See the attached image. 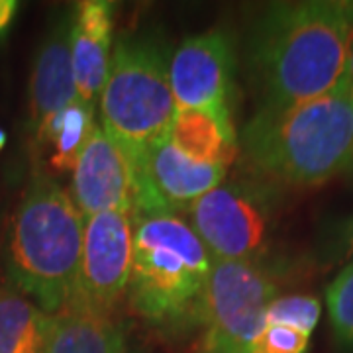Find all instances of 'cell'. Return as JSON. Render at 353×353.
I'll return each instance as SVG.
<instances>
[{"mask_svg":"<svg viewBox=\"0 0 353 353\" xmlns=\"http://www.w3.org/2000/svg\"><path fill=\"white\" fill-rule=\"evenodd\" d=\"M353 4L283 2L255 26L250 69L259 108H287L330 92L343 77Z\"/></svg>","mask_w":353,"mask_h":353,"instance_id":"obj_1","label":"cell"},{"mask_svg":"<svg viewBox=\"0 0 353 353\" xmlns=\"http://www.w3.org/2000/svg\"><path fill=\"white\" fill-rule=\"evenodd\" d=\"M241 148L259 175L312 189L352 167L353 94L340 81L330 92L287 108H259L243 128Z\"/></svg>","mask_w":353,"mask_h":353,"instance_id":"obj_2","label":"cell"},{"mask_svg":"<svg viewBox=\"0 0 353 353\" xmlns=\"http://www.w3.org/2000/svg\"><path fill=\"white\" fill-rule=\"evenodd\" d=\"M85 216L71 194L39 171L30 179L10 222L6 267L16 289L48 314L73 301Z\"/></svg>","mask_w":353,"mask_h":353,"instance_id":"obj_3","label":"cell"},{"mask_svg":"<svg viewBox=\"0 0 353 353\" xmlns=\"http://www.w3.org/2000/svg\"><path fill=\"white\" fill-rule=\"evenodd\" d=\"M134 222V261L126 294L132 310L161 328L202 324L212 255L176 212L136 214Z\"/></svg>","mask_w":353,"mask_h":353,"instance_id":"obj_4","label":"cell"},{"mask_svg":"<svg viewBox=\"0 0 353 353\" xmlns=\"http://www.w3.org/2000/svg\"><path fill=\"white\" fill-rule=\"evenodd\" d=\"M102 124L136 165L157 141L167 138L176 110L169 59L150 39L122 38L101 97Z\"/></svg>","mask_w":353,"mask_h":353,"instance_id":"obj_5","label":"cell"},{"mask_svg":"<svg viewBox=\"0 0 353 353\" xmlns=\"http://www.w3.org/2000/svg\"><path fill=\"white\" fill-rule=\"evenodd\" d=\"M277 285L257 261L214 259L202 326L204 353H253Z\"/></svg>","mask_w":353,"mask_h":353,"instance_id":"obj_6","label":"cell"},{"mask_svg":"<svg viewBox=\"0 0 353 353\" xmlns=\"http://www.w3.org/2000/svg\"><path fill=\"white\" fill-rule=\"evenodd\" d=\"M134 214L124 210L85 218L83 253L73 301L88 310L112 316L128 294L134 261Z\"/></svg>","mask_w":353,"mask_h":353,"instance_id":"obj_7","label":"cell"},{"mask_svg":"<svg viewBox=\"0 0 353 353\" xmlns=\"http://www.w3.org/2000/svg\"><path fill=\"white\" fill-rule=\"evenodd\" d=\"M189 224L212 259L255 261L267 238L263 201L238 183H222L192 202Z\"/></svg>","mask_w":353,"mask_h":353,"instance_id":"obj_8","label":"cell"},{"mask_svg":"<svg viewBox=\"0 0 353 353\" xmlns=\"http://www.w3.org/2000/svg\"><path fill=\"white\" fill-rule=\"evenodd\" d=\"M236 55L222 30L187 38L169 59V77L176 106L232 114Z\"/></svg>","mask_w":353,"mask_h":353,"instance_id":"obj_9","label":"cell"},{"mask_svg":"<svg viewBox=\"0 0 353 353\" xmlns=\"http://www.w3.org/2000/svg\"><path fill=\"white\" fill-rule=\"evenodd\" d=\"M226 167L199 163L179 152L163 138L136 165L138 204L136 214L171 210L176 212L224 183Z\"/></svg>","mask_w":353,"mask_h":353,"instance_id":"obj_10","label":"cell"},{"mask_svg":"<svg viewBox=\"0 0 353 353\" xmlns=\"http://www.w3.org/2000/svg\"><path fill=\"white\" fill-rule=\"evenodd\" d=\"M71 199L85 218L112 210L136 212V169L126 152L102 126H97L77 159Z\"/></svg>","mask_w":353,"mask_h":353,"instance_id":"obj_11","label":"cell"},{"mask_svg":"<svg viewBox=\"0 0 353 353\" xmlns=\"http://www.w3.org/2000/svg\"><path fill=\"white\" fill-rule=\"evenodd\" d=\"M71 67V14L61 16L46 36L38 51L28 104V132L36 145L50 122L67 104L77 101Z\"/></svg>","mask_w":353,"mask_h":353,"instance_id":"obj_12","label":"cell"},{"mask_svg":"<svg viewBox=\"0 0 353 353\" xmlns=\"http://www.w3.org/2000/svg\"><path fill=\"white\" fill-rule=\"evenodd\" d=\"M112 2L85 0L71 12V67L81 101L94 104L101 97L112 61Z\"/></svg>","mask_w":353,"mask_h":353,"instance_id":"obj_13","label":"cell"},{"mask_svg":"<svg viewBox=\"0 0 353 353\" xmlns=\"http://www.w3.org/2000/svg\"><path fill=\"white\" fill-rule=\"evenodd\" d=\"M167 139L190 159L226 169L240 152L232 114L176 106Z\"/></svg>","mask_w":353,"mask_h":353,"instance_id":"obj_14","label":"cell"},{"mask_svg":"<svg viewBox=\"0 0 353 353\" xmlns=\"http://www.w3.org/2000/svg\"><path fill=\"white\" fill-rule=\"evenodd\" d=\"M46 353H128L126 338L112 316L77 304L53 314Z\"/></svg>","mask_w":353,"mask_h":353,"instance_id":"obj_15","label":"cell"},{"mask_svg":"<svg viewBox=\"0 0 353 353\" xmlns=\"http://www.w3.org/2000/svg\"><path fill=\"white\" fill-rule=\"evenodd\" d=\"M53 314L18 290L0 287V353H46Z\"/></svg>","mask_w":353,"mask_h":353,"instance_id":"obj_16","label":"cell"},{"mask_svg":"<svg viewBox=\"0 0 353 353\" xmlns=\"http://www.w3.org/2000/svg\"><path fill=\"white\" fill-rule=\"evenodd\" d=\"M97 126L94 104L77 99L51 120L34 148L36 152L51 148L50 163L55 171H73L79 155L83 153Z\"/></svg>","mask_w":353,"mask_h":353,"instance_id":"obj_17","label":"cell"},{"mask_svg":"<svg viewBox=\"0 0 353 353\" xmlns=\"http://www.w3.org/2000/svg\"><path fill=\"white\" fill-rule=\"evenodd\" d=\"M322 306L316 296L310 294H287L277 296L269 304L267 310V324L289 326L304 334H312L318 320H320Z\"/></svg>","mask_w":353,"mask_h":353,"instance_id":"obj_18","label":"cell"},{"mask_svg":"<svg viewBox=\"0 0 353 353\" xmlns=\"http://www.w3.org/2000/svg\"><path fill=\"white\" fill-rule=\"evenodd\" d=\"M326 304L338 338L353 343V261L330 283Z\"/></svg>","mask_w":353,"mask_h":353,"instance_id":"obj_19","label":"cell"},{"mask_svg":"<svg viewBox=\"0 0 353 353\" xmlns=\"http://www.w3.org/2000/svg\"><path fill=\"white\" fill-rule=\"evenodd\" d=\"M310 336L279 324H267L253 347V353H306Z\"/></svg>","mask_w":353,"mask_h":353,"instance_id":"obj_20","label":"cell"},{"mask_svg":"<svg viewBox=\"0 0 353 353\" xmlns=\"http://www.w3.org/2000/svg\"><path fill=\"white\" fill-rule=\"evenodd\" d=\"M16 12H18L16 0H0V38H4L6 32L10 30Z\"/></svg>","mask_w":353,"mask_h":353,"instance_id":"obj_21","label":"cell"},{"mask_svg":"<svg viewBox=\"0 0 353 353\" xmlns=\"http://www.w3.org/2000/svg\"><path fill=\"white\" fill-rule=\"evenodd\" d=\"M341 81L350 87L353 94V39H352V46H350V51H347V59H345V69H343V77H341Z\"/></svg>","mask_w":353,"mask_h":353,"instance_id":"obj_22","label":"cell"},{"mask_svg":"<svg viewBox=\"0 0 353 353\" xmlns=\"http://www.w3.org/2000/svg\"><path fill=\"white\" fill-rule=\"evenodd\" d=\"M347 257L353 259V226L350 230V238H347Z\"/></svg>","mask_w":353,"mask_h":353,"instance_id":"obj_23","label":"cell"},{"mask_svg":"<svg viewBox=\"0 0 353 353\" xmlns=\"http://www.w3.org/2000/svg\"><path fill=\"white\" fill-rule=\"evenodd\" d=\"M6 141H8V138H6V132H4V130L0 128V150H4Z\"/></svg>","mask_w":353,"mask_h":353,"instance_id":"obj_24","label":"cell"},{"mask_svg":"<svg viewBox=\"0 0 353 353\" xmlns=\"http://www.w3.org/2000/svg\"><path fill=\"white\" fill-rule=\"evenodd\" d=\"M352 169H353V161H352Z\"/></svg>","mask_w":353,"mask_h":353,"instance_id":"obj_25","label":"cell"}]
</instances>
